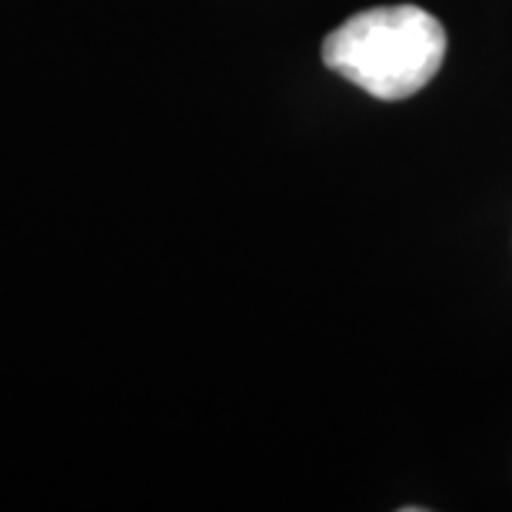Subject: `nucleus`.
I'll return each instance as SVG.
<instances>
[{
    "label": "nucleus",
    "mask_w": 512,
    "mask_h": 512,
    "mask_svg": "<svg viewBox=\"0 0 512 512\" xmlns=\"http://www.w3.org/2000/svg\"><path fill=\"white\" fill-rule=\"evenodd\" d=\"M443 24L416 4L370 7L323 40V64L376 100H406L439 74Z\"/></svg>",
    "instance_id": "nucleus-1"
}]
</instances>
